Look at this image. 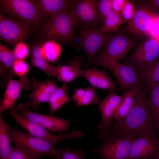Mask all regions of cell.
<instances>
[{
  "label": "cell",
  "instance_id": "22",
  "mask_svg": "<svg viewBox=\"0 0 159 159\" xmlns=\"http://www.w3.org/2000/svg\"><path fill=\"white\" fill-rule=\"evenodd\" d=\"M140 84L124 93L123 97L117 107L114 114V118L117 122L122 121L127 115L134 104Z\"/></svg>",
  "mask_w": 159,
  "mask_h": 159
},
{
  "label": "cell",
  "instance_id": "1",
  "mask_svg": "<svg viewBox=\"0 0 159 159\" xmlns=\"http://www.w3.org/2000/svg\"><path fill=\"white\" fill-rule=\"evenodd\" d=\"M147 86L141 84L132 108L122 121L113 122L108 134L139 137L153 129L147 106Z\"/></svg>",
  "mask_w": 159,
  "mask_h": 159
},
{
  "label": "cell",
  "instance_id": "26",
  "mask_svg": "<svg viewBox=\"0 0 159 159\" xmlns=\"http://www.w3.org/2000/svg\"><path fill=\"white\" fill-rule=\"evenodd\" d=\"M138 72L140 80L147 86L159 84V57L147 63Z\"/></svg>",
  "mask_w": 159,
  "mask_h": 159
},
{
  "label": "cell",
  "instance_id": "2",
  "mask_svg": "<svg viewBox=\"0 0 159 159\" xmlns=\"http://www.w3.org/2000/svg\"><path fill=\"white\" fill-rule=\"evenodd\" d=\"M76 26L69 8L50 17L40 32L46 37L69 42L74 39Z\"/></svg>",
  "mask_w": 159,
  "mask_h": 159
},
{
  "label": "cell",
  "instance_id": "7",
  "mask_svg": "<svg viewBox=\"0 0 159 159\" xmlns=\"http://www.w3.org/2000/svg\"><path fill=\"white\" fill-rule=\"evenodd\" d=\"M0 5L7 14L28 23H39L42 17L35 1L28 0H1Z\"/></svg>",
  "mask_w": 159,
  "mask_h": 159
},
{
  "label": "cell",
  "instance_id": "28",
  "mask_svg": "<svg viewBox=\"0 0 159 159\" xmlns=\"http://www.w3.org/2000/svg\"><path fill=\"white\" fill-rule=\"evenodd\" d=\"M121 13L112 10L106 16L101 26L106 33L116 31L125 22Z\"/></svg>",
  "mask_w": 159,
  "mask_h": 159
},
{
  "label": "cell",
  "instance_id": "43",
  "mask_svg": "<svg viewBox=\"0 0 159 159\" xmlns=\"http://www.w3.org/2000/svg\"><path fill=\"white\" fill-rule=\"evenodd\" d=\"M56 159V158H53V159Z\"/></svg>",
  "mask_w": 159,
  "mask_h": 159
},
{
  "label": "cell",
  "instance_id": "41",
  "mask_svg": "<svg viewBox=\"0 0 159 159\" xmlns=\"http://www.w3.org/2000/svg\"><path fill=\"white\" fill-rule=\"evenodd\" d=\"M145 5L154 13L159 12V0H148Z\"/></svg>",
  "mask_w": 159,
  "mask_h": 159
},
{
  "label": "cell",
  "instance_id": "16",
  "mask_svg": "<svg viewBox=\"0 0 159 159\" xmlns=\"http://www.w3.org/2000/svg\"><path fill=\"white\" fill-rule=\"evenodd\" d=\"M29 32L27 27L24 25L0 14V39L15 46L25 40Z\"/></svg>",
  "mask_w": 159,
  "mask_h": 159
},
{
  "label": "cell",
  "instance_id": "6",
  "mask_svg": "<svg viewBox=\"0 0 159 159\" xmlns=\"http://www.w3.org/2000/svg\"><path fill=\"white\" fill-rule=\"evenodd\" d=\"M9 110L10 115L25 130L33 136L50 141L54 146L62 140L77 139L84 136V134L78 130L57 135H52L43 127L22 116L14 106Z\"/></svg>",
  "mask_w": 159,
  "mask_h": 159
},
{
  "label": "cell",
  "instance_id": "9",
  "mask_svg": "<svg viewBox=\"0 0 159 159\" xmlns=\"http://www.w3.org/2000/svg\"><path fill=\"white\" fill-rule=\"evenodd\" d=\"M95 63L98 66L109 70L115 77L118 85L125 91L140 84V80L137 70L130 64H122L118 61L112 60L102 61Z\"/></svg>",
  "mask_w": 159,
  "mask_h": 159
},
{
  "label": "cell",
  "instance_id": "8",
  "mask_svg": "<svg viewBox=\"0 0 159 159\" xmlns=\"http://www.w3.org/2000/svg\"><path fill=\"white\" fill-rule=\"evenodd\" d=\"M110 35L101 26L85 27L79 36L80 44L85 51L90 63L95 62Z\"/></svg>",
  "mask_w": 159,
  "mask_h": 159
},
{
  "label": "cell",
  "instance_id": "23",
  "mask_svg": "<svg viewBox=\"0 0 159 159\" xmlns=\"http://www.w3.org/2000/svg\"><path fill=\"white\" fill-rule=\"evenodd\" d=\"M70 1L39 0L36 1L42 17H50L69 8Z\"/></svg>",
  "mask_w": 159,
  "mask_h": 159
},
{
  "label": "cell",
  "instance_id": "4",
  "mask_svg": "<svg viewBox=\"0 0 159 159\" xmlns=\"http://www.w3.org/2000/svg\"><path fill=\"white\" fill-rule=\"evenodd\" d=\"M7 129L13 137L15 146L23 147L34 158L40 159L44 155L56 157L58 149L50 141L18 131L8 125Z\"/></svg>",
  "mask_w": 159,
  "mask_h": 159
},
{
  "label": "cell",
  "instance_id": "13",
  "mask_svg": "<svg viewBox=\"0 0 159 159\" xmlns=\"http://www.w3.org/2000/svg\"><path fill=\"white\" fill-rule=\"evenodd\" d=\"M159 57V42L150 38L138 45L137 48L128 58L127 63L138 71L147 63Z\"/></svg>",
  "mask_w": 159,
  "mask_h": 159
},
{
  "label": "cell",
  "instance_id": "12",
  "mask_svg": "<svg viewBox=\"0 0 159 159\" xmlns=\"http://www.w3.org/2000/svg\"><path fill=\"white\" fill-rule=\"evenodd\" d=\"M96 3V0H70L69 8L76 25L94 27L100 22Z\"/></svg>",
  "mask_w": 159,
  "mask_h": 159
},
{
  "label": "cell",
  "instance_id": "15",
  "mask_svg": "<svg viewBox=\"0 0 159 159\" xmlns=\"http://www.w3.org/2000/svg\"><path fill=\"white\" fill-rule=\"evenodd\" d=\"M123 95H119L115 92H110L107 96L99 104L101 114V120L97 126L100 131L98 139L101 140L109 133L113 122L114 115L118 106L123 97Z\"/></svg>",
  "mask_w": 159,
  "mask_h": 159
},
{
  "label": "cell",
  "instance_id": "19",
  "mask_svg": "<svg viewBox=\"0 0 159 159\" xmlns=\"http://www.w3.org/2000/svg\"><path fill=\"white\" fill-rule=\"evenodd\" d=\"M81 77L87 80L92 87L110 92L119 91L111 77L105 71H100L95 67L82 69Z\"/></svg>",
  "mask_w": 159,
  "mask_h": 159
},
{
  "label": "cell",
  "instance_id": "25",
  "mask_svg": "<svg viewBox=\"0 0 159 159\" xmlns=\"http://www.w3.org/2000/svg\"><path fill=\"white\" fill-rule=\"evenodd\" d=\"M96 88L91 87L75 90L70 100L77 106L99 104V101L96 94Z\"/></svg>",
  "mask_w": 159,
  "mask_h": 159
},
{
  "label": "cell",
  "instance_id": "38",
  "mask_svg": "<svg viewBox=\"0 0 159 159\" xmlns=\"http://www.w3.org/2000/svg\"><path fill=\"white\" fill-rule=\"evenodd\" d=\"M148 35L159 42V16L157 14L153 19Z\"/></svg>",
  "mask_w": 159,
  "mask_h": 159
},
{
  "label": "cell",
  "instance_id": "24",
  "mask_svg": "<svg viewBox=\"0 0 159 159\" xmlns=\"http://www.w3.org/2000/svg\"><path fill=\"white\" fill-rule=\"evenodd\" d=\"M41 47L37 45L32 48L31 65L42 70L48 77H55L58 66H52L48 63L42 54Z\"/></svg>",
  "mask_w": 159,
  "mask_h": 159
},
{
  "label": "cell",
  "instance_id": "29",
  "mask_svg": "<svg viewBox=\"0 0 159 159\" xmlns=\"http://www.w3.org/2000/svg\"><path fill=\"white\" fill-rule=\"evenodd\" d=\"M41 48L44 57L47 61L51 62L57 59L61 50L60 46L55 42L52 40L46 42Z\"/></svg>",
  "mask_w": 159,
  "mask_h": 159
},
{
  "label": "cell",
  "instance_id": "21",
  "mask_svg": "<svg viewBox=\"0 0 159 159\" xmlns=\"http://www.w3.org/2000/svg\"><path fill=\"white\" fill-rule=\"evenodd\" d=\"M69 61L67 65L58 66L55 77L58 80L65 83L70 82L81 75V60L76 59Z\"/></svg>",
  "mask_w": 159,
  "mask_h": 159
},
{
  "label": "cell",
  "instance_id": "32",
  "mask_svg": "<svg viewBox=\"0 0 159 159\" xmlns=\"http://www.w3.org/2000/svg\"><path fill=\"white\" fill-rule=\"evenodd\" d=\"M96 7L100 22L102 23L106 16L112 10V0H96Z\"/></svg>",
  "mask_w": 159,
  "mask_h": 159
},
{
  "label": "cell",
  "instance_id": "34",
  "mask_svg": "<svg viewBox=\"0 0 159 159\" xmlns=\"http://www.w3.org/2000/svg\"><path fill=\"white\" fill-rule=\"evenodd\" d=\"M12 70L14 74L21 77L27 73L29 67L26 63L23 60L16 59L12 66Z\"/></svg>",
  "mask_w": 159,
  "mask_h": 159
},
{
  "label": "cell",
  "instance_id": "36",
  "mask_svg": "<svg viewBox=\"0 0 159 159\" xmlns=\"http://www.w3.org/2000/svg\"><path fill=\"white\" fill-rule=\"evenodd\" d=\"M13 52L16 59L23 60L28 55V47L23 42H20L15 45Z\"/></svg>",
  "mask_w": 159,
  "mask_h": 159
},
{
  "label": "cell",
  "instance_id": "30",
  "mask_svg": "<svg viewBox=\"0 0 159 159\" xmlns=\"http://www.w3.org/2000/svg\"><path fill=\"white\" fill-rule=\"evenodd\" d=\"M16 60L13 52L1 43L0 44V60L7 68L12 70V66Z\"/></svg>",
  "mask_w": 159,
  "mask_h": 159
},
{
  "label": "cell",
  "instance_id": "33",
  "mask_svg": "<svg viewBox=\"0 0 159 159\" xmlns=\"http://www.w3.org/2000/svg\"><path fill=\"white\" fill-rule=\"evenodd\" d=\"M7 159H37L22 147L13 148Z\"/></svg>",
  "mask_w": 159,
  "mask_h": 159
},
{
  "label": "cell",
  "instance_id": "10",
  "mask_svg": "<svg viewBox=\"0 0 159 159\" xmlns=\"http://www.w3.org/2000/svg\"><path fill=\"white\" fill-rule=\"evenodd\" d=\"M28 101L25 103H20L16 109L23 117L35 122L46 129L59 133L66 131L69 132V124L72 121L67 120L51 115H45L31 111Z\"/></svg>",
  "mask_w": 159,
  "mask_h": 159
},
{
  "label": "cell",
  "instance_id": "37",
  "mask_svg": "<svg viewBox=\"0 0 159 159\" xmlns=\"http://www.w3.org/2000/svg\"><path fill=\"white\" fill-rule=\"evenodd\" d=\"M135 11V8L133 3L130 1L124 6L121 14L123 19L129 23L132 20Z\"/></svg>",
  "mask_w": 159,
  "mask_h": 159
},
{
  "label": "cell",
  "instance_id": "3",
  "mask_svg": "<svg viewBox=\"0 0 159 159\" xmlns=\"http://www.w3.org/2000/svg\"><path fill=\"white\" fill-rule=\"evenodd\" d=\"M134 134H108L99 147L93 149L101 159H128Z\"/></svg>",
  "mask_w": 159,
  "mask_h": 159
},
{
  "label": "cell",
  "instance_id": "31",
  "mask_svg": "<svg viewBox=\"0 0 159 159\" xmlns=\"http://www.w3.org/2000/svg\"><path fill=\"white\" fill-rule=\"evenodd\" d=\"M83 148H81L78 150H74L67 146L62 149H58L56 156V159H83Z\"/></svg>",
  "mask_w": 159,
  "mask_h": 159
},
{
  "label": "cell",
  "instance_id": "42",
  "mask_svg": "<svg viewBox=\"0 0 159 159\" xmlns=\"http://www.w3.org/2000/svg\"><path fill=\"white\" fill-rule=\"evenodd\" d=\"M152 159H159V151Z\"/></svg>",
  "mask_w": 159,
  "mask_h": 159
},
{
  "label": "cell",
  "instance_id": "39",
  "mask_svg": "<svg viewBox=\"0 0 159 159\" xmlns=\"http://www.w3.org/2000/svg\"><path fill=\"white\" fill-rule=\"evenodd\" d=\"M127 1V0H112V9L121 13Z\"/></svg>",
  "mask_w": 159,
  "mask_h": 159
},
{
  "label": "cell",
  "instance_id": "35",
  "mask_svg": "<svg viewBox=\"0 0 159 159\" xmlns=\"http://www.w3.org/2000/svg\"><path fill=\"white\" fill-rule=\"evenodd\" d=\"M68 97H69L67 91V85L64 83L51 95L47 103L49 105L58 101Z\"/></svg>",
  "mask_w": 159,
  "mask_h": 159
},
{
  "label": "cell",
  "instance_id": "20",
  "mask_svg": "<svg viewBox=\"0 0 159 159\" xmlns=\"http://www.w3.org/2000/svg\"><path fill=\"white\" fill-rule=\"evenodd\" d=\"M147 86V105L153 127L159 132V84Z\"/></svg>",
  "mask_w": 159,
  "mask_h": 159
},
{
  "label": "cell",
  "instance_id": "5",
  "mask_svg": "<svg viewBox=\"0 0 159 159\" xmlns=\"http://www.w3.org/2000/svg\"><path fill=\"white\" fill-rule=\"evenodd\" d=\"M138 44L135 39L123 33L115 31L110 33L95 62L107 60L118 61Z\"/></svg>",
  "mask_w": 159,
  "mask_h": 159
},
{
  "label": "cell",
  "instance_id": "40",
  "mask_svg": "<svg viewBox=\"0 0 159 159\" xmlns=\"http://www.w3.org/2000/svg\"><path fill=\"white\" fill-rule=\"evenodd\" d=\"M69 99V97H68L58 101L49 105L50 112L49 115H51L62 106L68 101Z\"/></svg>",
  "mask_w": 159,
  "mask_h": 159
},
{
  "label": "cell",
  "instance_id": "27",
  "mask_svg": "<svg viewBox=\"0 0 159 159\" xmlns=\"http://www.w3.org/2000/svg\"><path fill=\"white\" fill-rule=\"evenodd\" d=\"M7 125L0 114V159H7L13 148L11 144L13 139L7 130Z\"/></svg>",
  "mask_w": 159,
  "mask_h": 159
},
{
  "label": "cell",
  "instance_id": "11",
  "mask_svg": "<svg viewBox=\"0 0 159 159\" xmlns=\"http://www.w3.org/2000/svg\"><path fill=\"white\" fill-rule=\"evenodd\" d=\"M159 151V139L151 129L132 142L128 159H152Z\"/></svg>",
  "mask_w": 159,
  "mask_h": 159
},
{
  "label": "cell",
  "instance_id": "18",
  "mask_svg": "<svg viewBox=\"0 0 159 159\" xmlns=\"http://www.w3.org/2000/svg\"><path fill=\"white\" fill-rule=\"evenodd\" d=\"M32 92L26 96L30 99L29 102L30 106L37 112L39 111V106L41 103H47L51 95L58 88L54 81L47 80L38 82L33 79L31 83Z\"/></svg>",
  "mask_w": 159,
  "mask_h": 159
},
{
  "label": "cell",
  "instance_id": "14",
  "mask_svg": "<svg viewBox=\"0 0 159 159\" xmlns=\"http://www.w3.org/2000/svg\"><path fill=\"white\" fill-rule=\"evenodd\" d=\"M156 15L145 4L138 5L132 19L128 23V33L135 38L143 39L148 35L153 19Z\"/></svg>",
  "mask_w": 159,
  "mask_h": 159
},
{
  "label": "cell",
  "instance_id": "17",
  "mask_svg": "<svg viewBox=\"0 0 159 159\" xmlns=\"http://www.w3.org/2000/svg\"><path fill=\"white\" fill-rule=\"evenodd\" d=\"M31 86V83L26 76H23L19 80H15L13 79L12 74H9L8 84L0 106V114L14 106L21 91L27 90Z\"/></svg>",
  "mask_w": 159,
  "mask_h": 159
}]
</instances>
